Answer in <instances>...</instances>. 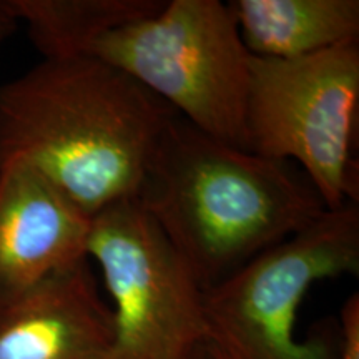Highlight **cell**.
Here are the masks:
<instances>
[{
    "mask_svg": "<svg viewBox=\"0 0 359 359\" xmlns=\"http://www.w3.org/2000/svg\"><path fill=\"white\" fill-rule=\"evenodd\" d=\"M175 115L100 58H43L0 87V168H34L92 218L135 198Z\"/></svg>",
    "mask_w": 359,
    "mask_h": 359,
    "instance_id": "cell-1",
    "label": "cell"
},
{
    "mask_svg": "<svg viewBox=\"0 0 359 359\" xmlns=\"http://www.w3.org/2000/svg\"><path fill=\"white\" fill-rule=\"evenodd\" d=\"M135 201L205 291L326 212L296 165L219 140L180 115L160 135Z\"/></svg>",
    "mask_w": 359,
    "mask_h": 359,
    "instance_id": "cell-2",
    "label": "cell"
},
{
    "mask_svg": "<svg viewBox=\"0 0 359 359\" xmlns=\"http://www.w3.org/2000/svg\"><path fill=\"white\" fill-rule=\"evenodd\" d=\"M88 55L125 72L196 128L248 150L251 55L226 4L165 0L158 12L98 39Z\"/></svg>",
    "mask_w": 359,
    "mask_h": 359,
    "instance_id": "cell-3",
    "label": "cell"
},
{
    "mask_svg": "<svg viewBox=\"0 0 359 359\" xmlns=\"http://www.w3.org/2000/svg\"><path fill=\"white\" fill-rule=\"evenodd\" d=\"M358 42L291 60L251 55L246 148L299 167L326 210L358 203Z\"/></svg>",
    "mask_w": 359,
    "mask_h": 359,
    "instance_id": "cell-4",
    "label": "cell"
},
{
    "mask_svg": "<svg viewBox=\"0 0 359 359\" xmlns=\"http://www.w3.org/2000/svg\"><path fill=\"white\" fill-rule=\"evenodd\" d=\"M358 271V203L326 210L205 291L206 341L241 359H336L330 338H296V318L314 283Z\"/></svg>",
    "mask_w": 359,
    "mask_h": 359,
    "instance_id": "cell-5",
    "label": "cell"
},
{
    "mask_svg": "<svg viewBox=\"0 0 359 359\" xmlns=\"http://www.w3.org/2000/svg\"><path fill=\"white\" fill-rule=\"evenodd\" d=\"M87 258L111 299L110 359H182L205 343V288L135 198L92 217Z\"/></svg>",
    "mask_w": 359,
    "mask_h": 359,
    "instance_id": "cell-6",
    "label": "cell"
},
{
    "mask_svg": "<svg viewBox=\"0 0 359 359\" xmlns=\"http://www.w3.org/2000/svg\"><path fill=\"white\" fill-rule=\"evenodd\" d=\"M92 218L27 165L0 168V299L87 259Z\"/></svg>",
    "mask_w": 359,
    "mask_h": 359,
    "instance_id": "cell-7",
    "label": "cell"
},
{
    "mask_svg": "<svg viewBox=\"0 0 359 359\" xmlns=\"http://www.w3.org/2000/svg\"><path fill=\"white\" fill-rule=\"evenodd\" d=\"M114 339L88 258L0 299V359H110Z\"/></svg>",
    "mask_w": 359,
    "mask_h": 359,
    "instance_id": "cell-8",
    "label": "cell"
},
{
    "mask_svg": "<svg viewBox=\"0 0 359 359\" xmlns=\"http://www.w3.org/2000/svg\"><path fill=\"white\" fill-rule=\"evenodd\" d=\"M250 55L302 58L358 42V0H230L226 2Z\"/></svg>",
    "mask_w": 359,
    "mask_h": 359,
    "instance_id": "cell-9",
    "label": "cell"
},
{
    "mask_svg": "<svg viewBox=\"0 0 359 359\" xmlns=\"http://www.w3.org/2000/svg\"><path fill=\"white\" fill-rule=\"evenodd\" d=\"M163 4L165 0H8L43 58L88 55L103 35L145 19Z\"/></svg>",
    "mask_w": 359,
    "mask_h": 359,
    "instance_id": "cell-10",
    "label": "cell"
},
{
    "mask_svg": "<svg viewBox=\"0 0 359 359\" xmlns=\"http://www.w3.org/2000/svg\"><path fill=\"white\" fill-rule=\"evenodd\" d=\"M339 343L336 359H359V296L354 293L339 311Z\"/></svg>",
    "mask_w": 359,
    "mask_h": 359,
    "instance_id": "cell-11",
    "label": "cell"
},
{
    "mask_svg": "<svg viewBox=\"0 0 359 359\" xmlns=\"http://www.w3.org/2000/svg\"><path fill=\"white\" fill-rule=\"evenodd\" d=\"M19 20L13 15L8 0H0V45L15 32Z\"/></svg>",
    "mask_w": 359,
    "mask_h": 359,
    "instance_id": "cell-12",
    "label": "cell"
},
{
    "mask_svg": "<svg viewBox=\"0 0 359 359\" xmlns=\"http://www.w3.org/2000/svg\"><path fill=\"white\" fill-rule=\"evenodd\" d=\"M206 348H208L210 354H212L213 359H241L238 358L235 353L230 351V349L219 346V344H215V343H210V341H206Z\"/></svg>",
    "mask_w": 359,
    "mask_h": 359,
    "instance_id": "cell-13",
    "label": "cell"
},
{
    "mask_svg": "<svg viewBox=\"0 0 359 359\" xmlns=\"http://www.w3.org/2000/svg\"><path fill=\"white\" fill-rule=\"evenodd\" d=\"M182 359H213L212 354H210L208 348H206V344H200V346L193 348L190 353H187L185 356H183Z\"/></svg>",
    "mask_w": 359,
    "mask_h": 359,
    "instance_id": "cell-14",
    "label": "cell"
}]
</instances>
